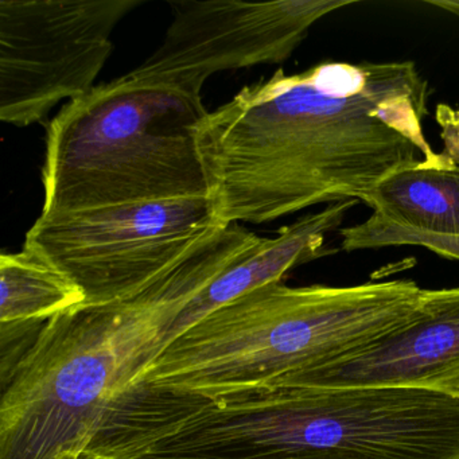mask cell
<instances>
[{
  "mask_svg": "<svg viewBox=\"0 0 459 459\" xmlns=\"http://www.w3.org/2000/svg\"><path fill=\"white\" fill-rule=\"evenodd\" d=\"M429 98L411 61H326L247 85L197 131L220 222L362 201L400 169L442 162L423 133Z\"/></svg>",
  "mask_w": 459,
  "mask_h": 459,
  "instance_id": "obj_1",
  "label": "cell"
},
{
  "mask_svg": "<svg viewBox=\"0 0 459 459\" xmlns=\"http://www.w3.org/2000/svg\"><path fill=\"white\" fill-rule=\"evenodd\" d=\"M150 437L139 459H459V394L283 384L166 394Z\"/></svg>",
  "mask_w": 459,
  "mask_h": 459,
  "instance_id": "obj_2",
  "label": "cell"
},
{
  "mask_svg": "<svg viewBox=\"0 0 459 459\" xmlns=\"http://www.w3.org/2000/svg\"><path fill=\"white\" fill-rule=\"evenodd\" d=\"M187 256L128 302L53 316L2 378L0 459H82L109 402L165 348L179 311L205 289Z\"/></svg>",
  "mask_w": 459,
  "mask_h": 459,
  "instance_id": "obj_3",
  "label": "cell"
},
{
  "mask_svg": "<svg viewBox=\"0 0 459 459\" xmlns=\"http://www.w3.org/2000/svg\"><path fill=\"white\" fill-rule=\"evenodd\" d=\"M423 290L408 279L356 286L267 284L171 341L130 385L225 396L329 364L410 321Z\"/></svg>",
  "mask_w": 459,
  "mask_h": 459,
  "instance_id": "obj_4",
  "label": "cell"
},
{
  "mask_svg": "<svg viewBox=\"0 0 459 459\" xmlns=\"http://www.w3.org/2000/svg\"><path fill=\"white\" fill-rule=\"evenodd\" d=\"M201 96L126 74L68 101L48 127L42 214L209 195Z\"/></svg>",
  "mask_w": 459,
  "mask_h": 459,
  "instance_id": "obj_5",
  "label": "cell"
},
{
  "mask_svg": "<svg viewBox=\"0 0 459 459\" xmlns=\"http://www.w3.org/2000/svg\"><path fill=\"white\" fill-rule=\"evenodd\" d=\"M227 225L211 195L42 214L25 248L68 275L84 305L128 302Z\"/></svg>",
  "mask_w": 459,
  "mask_h": 459,
  "instance_id": "obj_6",
  "label": "cell"
},
{
  "mask_svg": "<svg viewBox=\"0 0 459 459\" xmlns=\"http://www.w3.org/2000/svg\"><path fill=\"white\" fill-rule=\"evenodd\" d=\"M146 0H2L0 120L41 123L61 101L90 93L120 21Z\"/></svg>",
  "mask_w": 459,
  "mask_h": 459,
  "instance_id": "obj_7",
  "label": "cell"
},
{
  "mask_svg": "<svg viewBox=\"0 0 459 459\" xmlns=\"http://www.w3.org/2000/svg\"><path fill=\"white\" fill-rule=\"evenodd\" d=\"M353 0H170L160 47L130 76L201 96L214 74L281 64L311 26Z\"/></svg>",
  "mask_w": 459,
  "mask_h": 459,
  "instance_id": "obj_8",
  "label": "cell"
},
{
  "mask_svg": "<svg viewBox=\"0 0 459 459\" xmlns=\"http://www.w3.org/2000/svg\"><path fill=\"white\" fill-rule=\"evenodd\" d=\"M458 370L459 287H453L423 290L410 321L356 353L271 385L435 388Z\"/></svg>",
  "mask_w": 459,
  "mask_h": 459,
  "instance_id": "obj_9",
  "label": "cell"
},
{
  "mask_svg": "<svg viewBox=\"0 0 459 459\" xmlns=\"http://www.w3.org/2000/svg\"><path fill=\"white\" fill-rule=\"evenodd\" d=\"M354 204L356 200L332 204L318 213L300 217L294 224L283 228L276 238H260L179 311L166 333L165 348L221 306L260 287L278 283L292 268L329 255L330 251L325 248V238L341 227Z\"/></svg>",
  "mask_w": 459,
  "mask_h": 459,
  "instance_id": "obj_10",
  "label": "cell"
},
{
  "mask_svg": "<svg viewBox=\"0 0 459 459\" xmlns=\"http://www.w3.org/2000/svg\"><path fill=\"white\" fill-rule=\"evenodd\" d=\"M439 163H415L384 178L362 203L408 230L459 236V165L445 152Z\"/></svg>",
  "mask_w": 459,
  "mask_h": 459,
  "instance_id": "obj_11",
  "label": "cell"
},
{
  "mask_svg": "<svg viewBox=\"0 0 459 459\" xmlns=\"http://www.w3.org/2000/svg\"><path fill=\"white\" fill-rule=\"evenodd\" d=\"M84 302L68 275L30 249L0 255V325H45Z\"/></svg>",
  "mask_w": 459,
  "mask_h": 459,
  "instance_id": "obj_12",
  "label": "cell"
},
{
  "mask_svg": "<svg viewBox=\"0 0 459 459\" xmlns=\"http://www.w3.org/2000/svg\"><path fill=\"white\" fill-rule=\"evenodd\" d=\"M341 249L346 252L386 247L415 246L429 249L440 256L459 260V236L419 232L386 221L372 213L369 219L353 227L341 228Z\"/></svg>",
  "mask_w": 459,
  "mask_h": 459,
  "instance_id": "obj_13",
  "label": "cell"
},
{
  "mask_svg": "<svg viewBox=\"0 0 459 459\" xmlns=\"http://www.w3.org/2000/svg\"><path fill=\"white\" fill-rule=\"evenodd\" d=\"M426 4L429 6L439 7V9L459 18V0H427Z\"/></svg>",
  "mask_w": 459,
  "mask_h": 459,
  "instance_id": "obj_14",
  "label": "cell"
},
{
  "mask_svg": "<svg viewBox=\"0 0 459 459\" xmlns=\"http://www.w3.org/2000/svg\"><path fill=\"white\" fill-rule=\"evenodd\" d=\"M435 389H442V391L450 392V394H459V370L451 375L450 377L440 381Z\"/></svg>",
  "mask_w": 459,
  "mask_h": 459,
  "instance_id": "obj_15",
  "label": "cell"
}]
</instances>
